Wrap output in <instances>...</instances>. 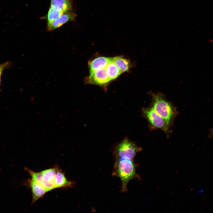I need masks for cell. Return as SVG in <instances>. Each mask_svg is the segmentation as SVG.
I'll return each mask as SVG.
<instances>
[{"label": "cell", "instance_id": "cell-18", "mask_svg": "<svg viewBox=\"0 0 213 213\" xmlns=\"http://www.w3.org/2000/svg\"><path fill=\"white\" fill-rule=\"evenodd\" d=\"M1 73H0V77H1Z\"/></svg>", "mask_w": 213, "mask_h": 213}, {"label": "cell", "instance_id": "cell-16", "mask_svg": "<svg viewBox=\"0 0 213 213\" xmlns=\"http://www.w3.org/2000/svg\"><path fill=\"white\" fill-rule=\"evenodd\" d=\"M209 136L212 137L213 135V129L211 130L209 133Z\"/></svg>", "mask_w": 213, "mask_h": 213}, {"label": "cell", "instance_id": "cell-10", "mask_svg": "<svg viewBox=\"0 0 213 213\" xmlns=\"http://www.w3.org/2000/svg\"><path fill=\"white\" fill-rule=\"evenodd\" d=\"M51 7L64 13L71 11L72 9L71 3L67 0H51Z\"/></svg>", "mask_w": 213, "mask_h": 213}, {"label": "cell", "instance_id": "cell-9", "mask_svg": "<svg viewBox=\"0 0 213 213\" xmlns=\"http://www.w3.org/2000/svg\"><path fill=\"white\" fill-rule=\"evenodd\" d=\"M25 170L28 171L31 178L43 186L48 192L55 189L54 184L47 183L43 180L41 172H34L27 168H25Z\"/></svg>", "mask_w": 213, "mask_h": 213}, {"label": "cell", "instance_id": "cell-2", "mask_svg": "<svg viewBox=\"0 0 213 213\" xmlns=\"http://www.w3.org/2000/svg\"><path fill=\"white\" fill-rule=\"evenodd\" d=\"M152 97L151 107L165 120L170 127L177 113L175 107L160 93L149 92Z\"/></svg>", "mask_w": 213, "mask_h": 213}, {"label": "cell", "instance_id": "cell-3", "mask_svg": "<svg viewBox=\"0 0 213 213\" xmlns=\"http://www.w3.org/2000/svg\"><path fill=\"white\" fill-rule=\"evenodd\" d=\"M142 112L151 128L161 129L167 133H169V127L164 119L152 108H143Z\"/></svg>", "mask_w": 213, "mask_h": 213}, {"label": "cell", "instance_id": "cell-11", "mask_svg": "<svg viewBox=\"0 0 213 213\" xmlns=\"http://www.w3.org/2000/svg\"><path fill=\"white\" fill-rule=\"evenodd\" d=\"M112 60L122 73L128 71L131 67L130 61L122 56L115 57L112 58Z\"/></svg>", "mask_w": 213, "mask_h": 213}, {"label": "cell", "instance_id": "cell-19", "mask_svg": "<svg viewBox=\"0 0 213 213\" xmlns=\"http://www.w3.org/2000/svg\"><path fill=\"white\" fill-rule=\"evenodd\" d=\"M67 0L68 1H70V0Z\"/></svg>", "mask_w": 213, "mask_h": 213}, {"label": "cell", "instance_id": "cell-14", "mask_svg": "<svg viewBox=\"0 0 213 213\" xmlns=\"http://www.w3.org/2000/svg\"><path fill=\"white\" fill-rule=\"evenodd\" d=\"M64 12L50 7L47 14V24L50 23L61 15Z\"/></svg>", "mask_w": 213, "mask_h": 213}, {"label": "cell", "instance_id": "cell-7", "mask_svg": "<svg viewBox=\"0 0 213 213\" xmlns=\"http://www.w3.org/2000/svg\"><path fill=\"white\" fill-rule=\"evenodd\" d=\"M112 60V58L104 57H98L94 59L88 63L90 74L98 69L106 68Z\"/></svg>", "mask_w": 213, "mask_h": 213}, {"label": "cell", "instance_id": "cell-12", "mask_svg": "<svg viewBox=\"0 0 213 213\" xmlns=\"http://www.w3.org/2000/svg\"><path fill=\"white\" fill-rule=\"evenodd\" d=\"M59 168L58 165H56L53 168L41 171L43 180L47 183L54 185V179Z\"/></svg>", "mask_w": 213, "mask_h": 213}, {"label": "cell", "instance_id": "cell-5", "mask_svg": "<svg viewBox=\"0 0 213 213\" xmlns=\"http://www.w3.org/2000/svg\"><path fill=\"white\" fill-rule=\"evenodd\" d=\"M76 16V14L71 11L64 12L52 22L47 24V30L51 31L57 29L67 22L74 20Z\"/></svg>", "mask_w": 213, "mask_h": 213}, {"label": "cell", "instance_id": "cell-4", "mask_svg": "<svg viewBox=\"0 0 213 213\" xmlns=\"http://www.w3.org/2000/svg\"><path fill=\"white\" fill-rule=\"evenodd\" d=\"M110 81L106 68H102L90 73L85 83L98 85L105 89Z\"/></svg>", "mask_w": 213, "mask_h": 213}, {"label": "cell", "instance_id": "cell-15", "mask_svg": "<svg viewBox=\"0 0 213 213\" xmlns=\"http://www.w3.org/2000/svg\"><path fill=\"white\" fill-rule=\"evenodd\" d=\"M7 64V63L0 65V73L2 72L3 69L6 66Z\"/></svg>", "mask_w": 213, "mask_h": 213}, {"label": "cell", "instance_id": "cell-8", "mask_svg": "<svg viewBox=\"0 0 213 213\" xmlns=\"http://www.w3.org/2000/svg\"><path fill=\"white\" fill-rule=\"evenodd\" d=\"M55 188L73 187L75 183L67 179L64 174L59 168L54 180Z\"/></svg>", "mask_w": 213, "mask_h": 213}, {"label": "cell", "instance_id": "cell-6", "mask_svg": "<svg viewBox=\"0 0 213 213\" xmlns=\"http://www.w3.org/2000/svg\"><path fill=\"white\" fill-rule=\"evenodd\" d=\"M28 183L31 189L32 195V204L42 197L47 191L41 185L32 178L28 180Z\"/></svg>", "mask_w": 213, "mask_h": 213}, {"label": "cell", "instance_id": "cell-17", "mask_svg": "<svg viewBox=\"0 0 213 213\" xmlns=\"http://www.w3.org/2000/svg\"><path fill=\"white\" fill-rule=\"evenodd\" d=\"M203 191H204V190L203 189H201L199 191V193H200V194L201 195L202 194V193H203Z\"/></svg>", "mask_w": 213, "mask_h": 213}, {"label": "cell", "instance_id": "cell-13", "mask_svg": "<svg viewBox=\"0 0 213 213\" xmlns=\"http://www.w3.org/2000/svg\"><path fill=\"white\" fill-rule=\"evenodd\" d=\"M106 69L110 81L117 78L122 73L112 60L106 66Z\"/></svg>", "mask_w": 213, "mask_h": 213}, {"label": "cell", "instance_id": "cell-1", "mask_svg": "<svg viewBox=\"0 0 213 213\" xmlns=\"http://www.w3.org/2000/svg\"><path fill=\"white\" fill-rule=\"evenodd\" d=\"M138 151L131 143L122 141L116 146L113 152L115 160L112 175L120 179L122 184L121 191H127V186L132 179L137 177L135 166L133 159Z\"/></svg>", "mask_w": 213, "mask_h": 213}]
</instances>
